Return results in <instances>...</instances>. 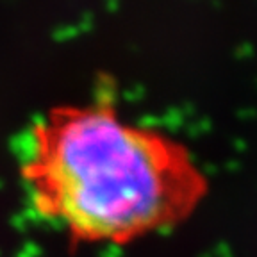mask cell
I'll use <instances>...</instances> for the list:
<instances>
[{
	"mask_svg": "<svg viewBox=\"0 0 257 257\" xmlns=\"http://www.w3.org/2000/svg\"><path fill=\"white\" fill-rule=\"evenodd\" d=\"M18 177L31 213L80 246H128L168 232L207 189L181 140L100 96L34 118Z\"/></svg>",
	"mask_w": 257,
	"mask_h": 257,
	"instance_id": "cell-1",
	"label": "cell"
}]
</instances>
